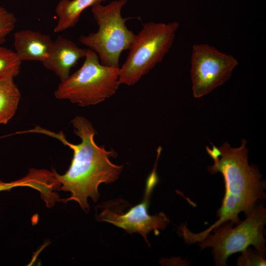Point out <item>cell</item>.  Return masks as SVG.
<instances>
[{"label": "cell", "instance_id": "5b68a950", "mask_svg": "<svg viewBox=\"0 0 266 266\" xmlns=\"http://www.w3.org/2000/svg\"><path fill=\"white\" fill-rule=\"evenodd\" d=\"M127 1L115 0L105 5L98 3L92 6L98 30L79 38L81 44L98 55L103 65L119 67L121 53L130 49L135 39V34L126 25L128 18H124L121 14Z\"/></svg>", "mask_w": 266, "mask_h": 266}, {"label": "cell", "instance_id": "9c48e42d", "mask_svg": "<svg viewBox=\"0 0 266 266\" xmlns=\"http://www.w3.org/2000/svg\"><path fill=\"white\" fill-rule=\"evenodd\" d=\"M88 49L81 48L72 41L60 35L50 49L47 58L42 63L46 69L54 72L61 82L70 75L71 68L85 58Z\"/></svg>", "mask_w": 266, "mask_h": 266}, {"label": "cell", "instance_id": "9a60e30c", "mask_svg": "<svg viewBox=\"0 0 266 266\" xmlns=\"http://www.w3.org/2000/svg\"><path fill=\"white\" fill-rule=\"evenodd\" d=\"M17 22L15 15L0 4V45L13 31Z\"/></svg>", "mask_w": 266, "mask_h": 266}, {"label": "cell", "instance_id": "5bb4252c", "mask_svg": "<svg viewBox=\"0 0 266 266\" xmlns=\"http://www.w3.org/2000/svg\"><path fill=\"white\" fill-rule=\"evenodd\" d=\"M21 63L14 51L0 45V79L16 77Z\"/></svg>", "mask_w": 266, "mask_h": 266}, {"label": "cell", "instance_id": "4fadbf2b", "mask_svg": "<svg viewBox=\"0 0 266 266\" xmlns=\"http://www.w3.org/2000/svg\"><path fill=\"white\" fill-rule=\"evenodd\" d=\"M48 185V174L45 169L31 168L26 176L19 180L10 182L0 181V192L9 191L17 187H29L42 194L46 191Z\"/></svg>", "mask_w": 266, "mask_h": 266}, {"label": "cell", "instance_id": "3957f363", "mask_svg": "<svg viewBox=\"0 0 266 266\" xmlns=\"http://www.w3.org/2000/svg\"><path fill=\"white\" fill-rule=\"evenodd\" d=\"M266 224V209L258 202L246 219L234 225L229 222L213 229L205 235L189 240L188 244L197 243L200 250L212 248L215 266H226L232 254L242 252L250 245L266 256L264 227Z\"/></svg>", "mask_w": 266, "mask_h": 266}, {"label": "cell", "instance_id": "7a4b0ae2", "mask_svg": "<svg viewBox=\"0 0 266 266\" xmlns=\"http://www.w3.org/2000/svg\"><path fill=\"white\" fill-rule=\"evenodd\" d=\"M246 143L242 139L238 148H232L227 142L218 148L214 145L212 148L206 147L208 154L214 161L207 170L211 174L218 172L222 174L225 193L221 206L216 211L218 220L204 231L193 233L194 237L203 236L227 222L234 225L239 224V213L244 212L247 216L258 201L266 199V181L262 180L257 166L249 165Z\"/></svg>", "mask_w": 266, "mask_h": 266}, {"label": "cell", "instance_id": "ba28073f", "mask_svg": "<svg viewBox=\"0 0 266 266\" xmlns=\"http://www.w3.org/2000/svg\"><path fill=\"white\" fill-rule=\"evenodd\" d=\"M155 167L148 177L143 200L125 213L113 209L111 201L105 202L99 207L101 210L97 217V220L110 223L131 234L139 233L149 245L147 235L154 231L156 235L159 230H164L170 222L168 217L163 212L150 215L148 212L149 200L152 191L158 182Z\"/></svg>", "mask_w": 266, "mask_h": 266}, {"label": "cell", "instance_id": "6da1fadb", "mask_svg": "<svg viewBox=\"0 0 266 266\" xmlns=\"http://www.w3.org/2000/svg\"><path fill=\"white\" fill-rule=\"evenodd\" d=\"M71 123L74 133L79 137L81 142L72 144L61 134L56 136L72 150L73 155L69 167L64 174H59L54 169L52 172L60 184L59 190L70 193V196L63 200L75 201L86 211L89 209L88 198L96 202L100 197L99 185L115 182L123 166L111 162L109 158L117 156L114 150H107L104 146L96 143L94 136L96 132L89 120L78 116L73 119Z\"/></svg>", "mask_w": 266, "mask_h": 266}, {"label": "cell", "instance_id": "8992f818", "mask_svg": "<svg viewBox=\"0 0 266 266\" xmlns=\"http://www.w3.org/2000/svg\"><path fill=\"white\" fill-rule=\"evenodd\" d=\"M179 27L177 21L144 24L119 68L120 84L134 85L162 62L172 46Z\"/></svg>", "mask_w": 266, "mask_h": 266}, {"label": "cell", "instance_id": "8fae6325", "mask_svg": "<svg viewBox=\"0 0 266 266\" xmlns=\"http://www.w3.org/2000/svg\"><path fill=\"white\" fill-rule=\"evenodd\" d=\"M106 0H61L58 3L55 13L58 22L53 31L63 32L74 27L78 22L82 12L89 7L101 3Z\"/></svg>", "mask_w": 266, "mask_h": 266}, {"label": "cell", "instance_id": "7c38bea8", "mask_svg": "<svg viewBox=\"0 0 266 266\" xmlns=\"http://www.w3.org/2000/svg\"><path fill=\"white\" fill-rule=\"evenodd\" d=\"M21 98L13 78L0 79V124H7L14 116Z\"/></svg>", "mask_w": 266, "mask_h": 266}, {"label": "cell", "instance_id": "52a82bcc", "mask_svg": "<svg viewBox=\"0 0 266 266\" xmlns=\"http://www.w3.org/2000/svg\"><path fill=\"white\" fill-rule=\"evenodd\" d=\"M190 61L192 90L197 98L224 84L238 65L233 56L205 43L193 45Z\"/></svg>", "mask_w": 266, "mask_h": 266}, {"label": "cell", "instance_id": "30bf717a", "mask_svg": "<svg viewBox=\"0 0 266 266\" xmlns=\"http://www.w3.org/2000/svg\"><path fill=\"white\" fill-rule=\"evenodd\" d=\"M53 43L51 36L31 30H22L14 34L15 52L22 61H38L47 58Z\"/></svg>", "mask_w": 266, "mask_h": 266}, {"label": "cell", "instance_id": "277c9868", "mask_svg": "<svg viewBox=\"0 0 266 266\" xmlns=\"http://www.w3.org/2000/svg\"><path fill=\"white\" fill-rule=\"evenodd\" d=\"M119 68L102 65L98 55L88 48L82 66L61 82L55 96L81 106L98 104L117 91Z\"/></svg>", "mask_w": 266, "mask_h": 266}, {"label": "cell", "instance_id": "2e32d148", "mask_svg": "<svg viewBox=\"0 0 266 266\" xmlns=\"http://www.w3.org/2000/svg\"><path fill=\"white\" fill-rule=\"evenodd\" d=\"M241 252V255L237 259V266H265L266 265L265 256L262 255L256 249H252L247 248Z\"/></svg>", "mask_w": 266, "mask_h": 266}]
</instances>
